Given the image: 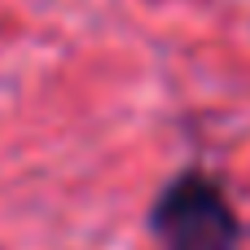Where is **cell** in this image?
Masks as SVG:
<instances>
[{
    "instance_id": "cell-1",
    "label": "cell",
    "mask_w": 250,
    "mask_h": 250,
    "mask_svg": "<svg viewBox=\"0 0 250 250\" xmlns=\"http://www.w3.org/2000/svg\"><path fill=\"white\" fill-rule=\"evenodd\" d=\"M145 229L154 250H242L246 242V224L229 189L202 167L176 171L154 193Z\"/></svg>"
}]
</instances>
